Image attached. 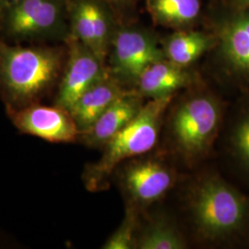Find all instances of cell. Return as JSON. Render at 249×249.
I'll return each mask as SVG.
<instances>
[{"instance_id":"obj_1","label":"cell","mask_w":249,"mask_h":249,"mask_svg":"<svg viewBox=\"0 0 249 249\" xmlns=\"http://www.w3.org/2000/svg\"><path fill=\"white\" fill-rule=\"evenodd\" d=\"M187 207L197 234L215 244L249 241V196L224 178L209 174L197 179L187 194Z\"/></svg>"},{"instance_id":"obj_2","label":"cell","mask_w":249,"mask_h":249,"mask_svg":"<svg viewBox=\"0 0 249 249\" xmlns=\"http://www.w3.org/2000/svg\"><path fill=\"white\" fill-rule=\"evenodd\" d=\"M62 66L58 48L10 46L0 41V95L7 109L38 104L53 89Z\"/></svg>"},{"instance_id":"obj_3","label":"cell","mask_w":249,"mask_h":249,"mask_svg":"<svg viewBox=\"0 0 249 249\" xmlns=\"http://www.w3.org/2000/svg\"><path fill=\"white\" fill-rule=\"evenodd\" d=\"M173 96L151 99L133 120L103 147L104 153L95 163L88 164L83 181L89 191L104 190L108 179L124 160L143 155L156 145L164 113Z\"/></svg>"},{"instance_id":"obj_4","label":"cell","mask_w":249,"mask_h":249,"mask_svg":"<svg viewBox=\"0 0 249 249\" xmlns=\"http://www.w3.org/2000/svg\"><path fill=\"white\" fill-rule=\"evenodd\" d=\"M223 119V103L213 94L196 93L184 99L170 119L175 150L187 162L203 159L213 151Z\"/></svg>"},{"instance_id":"obj_5","label":"cell","mask_w":249,"mask_h":249,"mask_svg":"<svg viewBox=\"0 0 249 249\" xmlns=\"http://www.w3.org/2000/svg\"><path fill=\"white\" fill-rule=\"evenodd\" d=\"M2 16L7 34L16 40L70 37L66 0H21Z\"/></svg>"},{"instance_id":"obj_6","label":"cell","mask_w":249,"mask_h":249,"mask_svg":"<svg viewBox=\"0 0 249 249\" xmlns=\"http://www.w3.org/2000/svg\"><path fill=\"white\" fill-rule=\"evenodd\" d=\"M111 46L109 73L120 83H136L149 65L165 58L155 38L138 30L124 29L116 32Z\"/></svg>"},{"instance_id":"obj_7","label":"cell","mask_w":249,"mask_h":249,"mask_svg":"<svg viewBox=\"0 0 249 249\" xmlns=\"http://www.w3.org/2000/svg\"><path fill=\"white\" fill-rule=\"evenodd\" d=\"M15 126L22 133L33 135L49 142H73L80 130L71 113L59 107L39 104L20 109H7Z\"/></svg>"},{"instance_id":"obj_8","label":"cell","mask_w":249,"mask_h":249,"mask_svg":"<svg viewBox=\"0 0 249 249\" xmlns=\"http://www.w3.org/2000/svg\"><path fill=\"white\" fill-rule=\"evenodd\" d=\"M175 181V172L155 158L132 160L124 167L121 176L130 205L137 208L160 200L173 187Z\"/></svg>"},{"instance_id":"obj_9","label":"cell","mask_w":249,"mask_h":249,"mask_svg":"<svg viewBox=\"0 0 249 249\" xmlns=\"http://www.w3.org/2000/svg\"><path fill=\"white\" fill-rule=\"evenodd\" d=\"M69 58L65 68L55 106L70 111L80 95L107 74L105 62L89 47L69 37Z\"/></svg>"},{"instance_id":"obj_10","label":"cell","mask_w":249,"mask_h":249,"mask_svg":"<svg viewBox=\"0 0 249 249\" xmlns=\"http://www.w3.org/2000/svg\"><path fill=\"white\" fill-rule=\"evenodd\" d=\"M217 45L223 71L235 84L249 88V13L237 11L221 27Z\"/></svg>"},{"instance_id":"obj_11","label":"cell","mask_w":249,"mask_h":249,"mask_svg":"<svg viewBox=\"0 0 249 249\" xmlns=\"http://www.w3.org/2000/svg\"><path fill=\"white\" fill-rule=\"evenodd\" d=\"M71 36L105 62L112 42L109 13L97 0H76L71 9Z\"/></svg>"},{"instance_id":"obj_12","label":"cell","mask_w":249,"mask_h":249,"mask_svg":"<svg viewBox=\"0 0 249 249\" xmlns=\"http://www.w3.org/2000/svg\"><path fill=\"white\" fill-rule=\"evenodd\" d=\"M143 97L136 90H127L99 117L79 140L91 148H103L114 136L130 123L142 109Z\"/></svg>"},{"instance_id":"obj_13","label":"cell","mask_w":249,"mask_h":249,"mask_svg":"<svg viewBox=\"0 0 249 249\" xmlns=\"http://www.w3.org/2000/svg\"><path fill=\"white\" fill-rule=\"evenodd\" d=\"M126 91L109 71L86 89L69 111L80 134L88 130L99 117Z\"/></svg>"},{"instance_id":"obj_14","label":"cell","mask_w":249,"mask_h":249,"mask_svg":"<svg viewBox=\"0 0 249 249\" xmlns=\"http://www.w3.org/2000/svg\"><path fill=\"white\" fill-rule=\"evenodd\" d=\"M192 75L186 68L166 58L149 65L136 81V91L151 99L174 96V93L192 83Z\"/></svg>"},{"instance_id":"obj_15","label":"cell","mask_w":249,"mask_h":249,"mask_svg":"<svg viewBox=\"0 0 249 249\" xmlns=\"http://www.w3.org/2000/svg\"><path fill=\"white\" fill-rule=\"evenodd\" d=\"M217 45V38L200 32L180 31L170 36L163 48L165 58L187 68Z\"/></svg>"},{"instance_id":"obj_16","label":"cell","mask_w":249,"mask_h":249,"mask_svg":"<svg viewBox=\"0 0 249 249\" xmlns=\"http://www.w3.org/2000/svg\"><path fill=\"white\" fill-rule=\"evenodd\" d=\"M147 9L152 18L161 25L188 26L199 16V0H146Z\"/></svg>"},{"instance_id":"obj_17","label":"cell","mask_w":249,"mask_h":249,"mask_svg":"<svg viewBox=\"0 0 249 249\" xmlns=\"http://www.w3.org/2000/svg\"><path fill=\"white\" fill-rule=\"evenodd\" d=\"M184 235L164 219H154L138 233L136 249H184L187 248Z\"/></svg>"},{"instance_id":"obj_18","label":"cell","mask_w":249,"mask_h":249,"mask_svg":"<svg viewBox=\"0 0 249 249\" xmlns=\"http://www.w3.org/2000/svg\"><path fill=\"white\" fill-rule=\"evenodd\" d=\"M240 104L228 134V148L232 159L249 178V96Z\"/></svg>"},{"instance_id":"obj_19","label":"cell","mask_w":249,"mask_h":249,"mask_svg":"<svg viewBox=\"0 0 249 249\" xmlns=\"http://www.w3.org/2000/svg\"><path fill=\"white\" fill-rule=\"evenodd\" d=\"M139 224V208L129 205L121 225L106 242L103 249H136Z\"/></svg>"},{"instance_id":"obj_20","label":"cell","mask_w":249,"mask_h":249,"mask_svg":"<svg viewBox=\"0 0 249 249\" xmlns=\"http://www.w3.org/2000/svg\"><path fill=\"white\" fill-rule=\"evenodd\" d=\"M21 0H0V15H3L7 10L15 6Z\"/></svg>"},{"instance_id":"obj_21","label":"cell","mask_w":249,"mask_h":249,"mask_svg":"<svg viewBox=\"0 0 249 249\" xmlns=\"http://www.w3.org/2000/svg\"><path fill=\"white\" fill-rule=\"evenodd\" d=\"M236 11H246L249 9V0H233Z\"/></svg>"},{"instance_id":"obj_22","label":"cell","mask_w":249,"mask_h":249,"mask_svg":"<svg viewBox=\"0 0 249 249\" xmlns=\"http://www.w3.org/2000/svg\"><path fill=\"white\" fill-rule=\"evenodd\" d=\"M113 1H116V2H122V1H125V0H113Z\"/></svg>"}]
</instances>
